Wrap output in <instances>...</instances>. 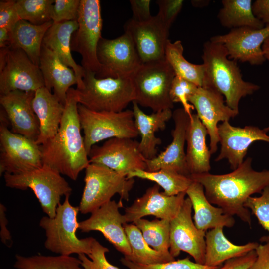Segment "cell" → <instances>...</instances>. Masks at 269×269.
Returning a JSON list of instances; mask_svg holds the SVG:
<instances>
[{"instance_id":"cell-28","label":"cell","mask_w":269,"mask_h":269,"mask_svg":"<svg viewBox=\"0 0 269 269\" xmlns=\"http://www.w3.org/2000/svg\"><path fill=\"white\" fill-rule=\"evenodd\" d=\"M32 107L40 124V134L36 143L41 145L57 133L65 105L45 87L35 92Z\"/></svg>"},{"instance_id":"cell-38","label":"cell","mask_w":269,"mask_h":269,"mask_svg":"<svg viewBox=\"0 0 269 269\" xmlns=\"http://www.w3.org/2000/svg\"><path fill=\"white\" fill-rule=\"evenodd\" d=\"M54 3V0H18L16 6L20 20L39 25L52 21Z\"/></svg>"},{"instance_id":"cell-43","label":"cell","mask_w":269,"mask_h":269,"mask_svg":"<svg viewBox=\"0 0 269 269\" xmlns=\"http://www.w3.org/2000/svg\"><path fill=\"white\" fill-rule=\"evenodd\" d=\"M80 0H54L51 18L53 23L77 21Z\"/></svg>"},{"instance_id":"cell-10","label":"cell","mask_w":269,"mask_h":269,"mask_svg":"<svg viewBox=\"0 0 269 269\" xmlns=\"http://www.w3.org/2000/svg\"><path fill=\"white\" fill-rule=\"evenodd\" d=\"M0 175L18 174L43 166L40 145L8 128V120L2 108L0 114Z\"/></svg>"},{"instance_id":"cell-34","label":"cell","mask_w":269,"mask_h":269,"mask_svg":"<svg viewBox=\"0 0 269 269\" xmlns=\"http://www.w3.org/2000/svg\"><path fill=\"white\" fill-rule=\"evenodd\" d=\"M183 47L180 40L168 41L165 53L166 61L173 70L175 76L191 82L198 87H205V69L203 64H195L183 56Z\"/></svg>"},{"instance_id":"cell-51","label":"cell","mask_w":269,"mask_h":269,"mask_svg":"<svg viewBox=\"0 0 269 269\" xmlns=\"http://www.w3.org/2000/svg\"><path fill=\"white\" fill-rule=\"evenodd\" d=\"M10 41V31L5 28H0V47L8 46Z\"/></svg>"},{"instance_id":"cell-1","label":"cell","mask_w":269,"mask_h":269,"mask_svg":"<svg viewBox=\"0 0 269 269\" xmlns=\"http://www.w3.org/2000/svg\"><path fill=\"white\" fill-rule=\"evenodd\" d=\"M252 159L246 158L230 173L191 174L193 181L200 183L209 202L222 208L225 214L236 215L251 225V212L244 207L247 199L255 193H261L269 185V169L256 171Z\"/></svg>"},{"instance_id":"cell-53","label":"cell","mask_w":269,"mask_h":269,"mask_svg":"<svg viewBox=\"0 0 269 269\" xmlns=\"http://www.w3.org/2000/svg\"><path fill=\"white\" fill-rule=\"evenodd\" d=\"M267 132L269 131V126L264 129Z\"/></svg>"},{"instance_id":"cell-16","label":"cell","mask_w":269,"mask_h":269,"mask_svg":"<svg viewBox=\"0 0 269 269\" xmlns=\"http://www.w3.org/2000/svg\"><path fill=\"white\" fill-rule=\"evenodd\" d=\"M124 31L132 38L142 64L165 59L169 29L157 15L142 22L131 18Z\"/></svg>"},{"instance_id":"cell-29","label":"cell","mask_w":269,"mask_h":269,"mask_svg":"<svg viewBox=\"0 0 269 269\" xmlns=\"http://www.w3.org/2000/svg\"><path fill=\"white\" fill-rule=\"evenodd\" d=\"M207 130L196 114L190 117L186 142V160L190 174L209 173L211 154L206 143Z\"/></svg>"},{"instance_id":"cell-35","label":"cell","mask_w":269,"mask_h":269,"mask_svg":"<svg viewBox=\"0 0 269 269\" xmlns=\"http://www.w3.org/2000/svg\"><path fill=\"white\" fill-rule=\"evenodd\" d=\"M127 177H136L153 181L162 187L164 190L163 192L168 196H175L186 192L193 182L189 176L168 169H160L156 171L136 169L129 172Z\"/></svg>"},{"instance_id":"cell-21","label":"cell","mask_w":269,"mask_h":269,"mask_svg":"<svg viewBox=\"0 0 269 269\" xmlns=\"http://www.w3.org/2000/svg\"><path fill=\"white\" fill-rule=\"evenodd\" d=\"M186 192L168 196L160 192L157 184L149 187L144 194L125 208L123 215L124 223H133L147 216L171 221L178 214L185 199Z\"/></svg>"},{"instance_id":"cell-25","label":"cell","mask_w":269,"mask_h":269,"mask_svg":"<svg viewBox=\"0 0 269 269\" xmlns=\"http://www.w3.org/2000/svg\"><path fill=\"white\" fill-rule=\"evenodd\" d=\"M39 68L43 77L45 87L51 91L65 105L67 93L70 87L78 84L72 69L65 65L52 50L42 44Z\"/></svg>"},{"instance_id":"cell-20","label":"cell","mask_w":269,"mask_h":269,"mask_svg":"<svg viewBox=\"0 0 269 269\" xmlns=\"http://www.w3.org/2000/svg\"><path fill=\"white\" fill-rule=\"evenodd\" d=\"M221 149L215 161L226 159L234 170L244 161L249 146L257 141L269 143V135L264 129L254 126L243 128L231 125L229 121L218 125Z\"/></svg>"},{"instance_id":"cell-49","label":"cell","mask_w":269,"mask_h":269,"mask_svg":"<svg viewBox=\"0 0 269 269\" xmlns=\"http://www.w3.org/2000/svg\"><path fill=\"white\" fill-rule=\"evenodd\" d=\"M254 15L265 26L269 25V0H256L252 2Z\"/></svg>"},{"instance_id":"cell-32","label":"cell","mask_w":269,"mask_h":269,"mask_svg":"<svg viewBox=\"0 0 269 269\" xmlns=\"http://www.w3.org/2000/svg\"><path fill=\"white\" fill-rule=\"evenodd\" d=\"M217 18L221 25L231 29L249 27L261 29L265 25L253 14L251 0H223Z\"/></svg>"},{"instance_id":"cell-50","label":"cell","mask_w":269,"mask_h":269,"mask_svg":"<svg viewBox=\"0 0 269 269\" xmlns=\"http://www.w3.org/2000/svg\"><path fill=\"white\" fill-rule=\"evenodd\" d=\"M6 208L5 206L0 203V224L1 230L0 232V236L2 243L8 246V242L11 244L12 237L10 231L7 228L8 220L5 214Z\"/></svg>"},{"instance_id":"cell-27","label":"cell","mask_w":269,"mask_h":269,"mask_svg":"<svg viewBox=\"0 0 269 269\" xmlns=\"http://www.w3.org/2000/svg\"><path fill=\"white\" fill-rule=\"evenodd\" d=\"M78 27L77 21L53 23L46 32L42 44L52 50L59 59L74 71L78 80L77 89L83 88L85 71L77 64L71 55V41Z\"/></svg>"},{"instance_id":"cell-9","label":"cell","mask_w":269,"mask_h":269,"mask_svg":"<svg viewBox=\"0 0 269 269\" xmlns=\"http://www.w3.org/2000/svg\"><path fill=\"white\" fill-rule=\"evenodd\" d=\"M4 178L7 187L23 190L31 189L43 211L51 218L56 215L61 197L70 195L72 192L71 187L61 174L45 165L21 174L6 173Z\"/></svg>"},{"instance_id":"cell-13","label":"cell","mask_w":269,"mask_h":269,"mask_svg":"<svg viewBox=\"0 0 269 269\" xmlns=\"http://www.w3.org/2000/svg\"><path fill=\"white\" fill-rule=\"evenodd\" d=\"M97 56L100 64L98 78L131 77L142 62L130 35L126 33L113 39L102 37Z\"/></svg>"},{"instance_id":"cell-22","label":"cell","mask_w":269,"mask_h":269,"mask_svg":"<svg viewBox=\"0 0 269 269\" xmlns=\"http://www.w3.org/2000/svg\"><path fill=\"white\" fill-rule=\"evenodd\" d=\"M190 117L183 108L177 109L173 112L175 127L171 132L172 142L156 157L146 160V170L168 169L182 175H190L184 150Z\"/></svg>"},{"instance_id":"cell-41","label":"cell","mask_w":269,"mask_h":269,"mask_svg":"<svg viewBox=\"0 0 269 269\" xmlns=\"http://www.w3.org/2000/svg\"><path fill=\"white\" fill-rule=\"evenodd\" d=\"M198 87L180 77L175 76L172 81L170 91V96L172 101L180 103L185 111L191 116L194 107L189 102V98L197 90Z\"/></svg>"},{"instance_id":"cell-19","label":"cell","mask_w":269,"mask_h":269,"mask_svg":"<svg viewBox=\"0 0 269 269\" xmlns=\"http://www.w3.org/2000/svg\"><path fill=\"white\" fill-rule=\"evenodd\" d=\"M123 207L121 200L109 201L92 212L88 219L79 222V229L82 232H100L125 258H128L131 249L123 226V215L119 212Z\"/></svg>"},{"instance_id":"cell-6","label":"cell","mask_w":269,"mask_h":269,"mask_svg":"<svg viewBox=\"0 0 269 269\" xmlns=\"http://www.w3.org/2000/svg\"><path fill=\"white\" fill-rule=\"evenodd\" d=\"M175 76L165 59L142 64L131 77L135 94L134 101L154 112L172 109L170 91Z\"/></svg>"},{"instance_id":"cell-5","label":"cell","mask_w":269,"mask_h":269,"mask_svg":"<svg viewBox=\"0 0 269 269\" xmlns=\"http://www.w3.org/2000/svg\"><path fill=\"white\" fill-rule=\"evenodd\" d=\"M83 81V88L76 89L78 102L92 111L119 112L135 100L131 77L98 78L85 71Z\"/></svg>"},{"instance_id":"cell-39","label":"cell","mask_w":269,"mask_h":269,"mask_svg":"<svg viewBox=\"0 0 269 269\" xmlns=\"http://www.w3.org/2000/svg\"><path fill=\"white\" fill-rule=\"evenodd\" d=\"M244 207L250 210L268 235L262 237V242H269V185L265 188L259 197H249Z\"/></svg>"},{"instance_id":"cell-23","label":"cell","mask_w":269,"mask_h":269,"mask_svg":"<svg viewBox=\"0 0 269 269\" xmlns=\"http://www.w3.org/2000/svg\"><path fill=\"white\" fill-rule=\"evenodd\" d=\"M34 94L35 92L13 91L0 95V104L12 131L36 142L40 134V124L32 107Z\"/></svg>"},{"instance_id":"cell-4","label":"cell","mask_w":269,"mask_h":269,"mask_svg":"<svg viewBox=\"0 0 269 269\" xmlns=\"http://www.w3.org/2000/svg\"><path fill=\"white\" fill-rule=\"evenodd\" d=\"M70 195L66 196L63 203L58 205L54 218L47 216L40 219L39 226L44 230L46 237L44 246L50 251L61 255L84 254L88 256L91 252L94 238L79 239L77 237L79 209L70 204Z\"/></svg>"},{"instance_id":"cell-7","label":"cell","mask_w":269,"mask_h":269,"mask_svg":"<svg viewBox=\"0 0 269 269\" xmlns=\"http://www.w3.org/2000/svg\"><path fill=\"white\" fill-rule=\"evenodd\" d=\"M85 186L79 207L82 214L91 213L111 201L116 194L128 201L134 178L99 164L90 163L85 168Z\"/></svg>"},{"instance_id":"cell-47","label":"cell","mask_w":269,"mask_h":269,"mask_svg":"<svg viewBox=\"0 0 269 269\" xmlns=\"http://www.w3.org/2000/svg\"><path fill=\"white\" fill-rule=\"evenodd\" d=\"M133 12L132 18L137 21H145L150 19L151 15L150 0H130Z\"/></svg>"},{"instance_id":"cell-40","label":"cell","mask_w":269,"mask_h":269,"mask_svg":"<svg viewBox=\"0 0 269 269\" xmlns=\"http://www.w3.org/2000/svg\"><path fill=\"white\" fill-rule=\"evenodd\" d=\"M121 262L129 269H216L219 268L197 263L191 261L188 257L166 263L150 265L136 263L124 257L121 259Z\"/></svg>"},{"instance_id":"cell-42","label":"cell","mask_w":269,"mask_h":269,"mask_svg":"<svg viewBox=\"0 0 269 269\" xmlns=\"http://www.w3.org/2000/svg\"><path fill=\"white\" fill-rule=\"evenodd\" d=\"M109 249L101 245L95 238L92 242L91 252L88 255L84 254L78 255L81 266L84 269H120L111 264L106 257Z\"/></svg>"},{"instance_id":"cell-24","label":"cell","mask_w":269,"mask_h":269,"mask_svg":"<svg viewBox=\"0 0 269 269\" xmlns=\"http://www.w3.org/2000/svg\"><path fill=\"white\" fill-rule=\"evenodd\" d=\"M132 110L136 127L141 136L139 150L146 159H152L157 156V146L162 143L161 139L155 136V133L165 129L173 113L171 109H166L147 114L135 101L133 102Z\"/></svg>"},{"instance_id":"cell-8","label":"cell","mask_w":269,"mask_h":269,"mask_svg":"<svg viewBox=\"0 0 269 269\" xmlns=\"http://www.w3.org/2000/svg\"><path fill=\"white\" fill-rule=\"evenodd\" d=\"M78 112L84 134L85 147L88 154L96 143L104 139L115 137L133 139L139 135L133 110L97 112L79 103Z\"/></svg>"},{"instance_id":"cell-31","label":"cell","mask_w":269,"mask_h":269,"mask_svg":"<svg viewBox=\"0 0 269 269\" xmlns=\"http://www.w3.org/2000/svg\"><path fill=\"white\" fill-rule=\"evenodd\" d=\"M53 23L51 21L37 25L20 20L10 31L8 46L21 49L34 64L39 66L43 40Z\"/></svg>"},{"instance_id":"cell-36","label":"cell","mask_w":269,"mask_h":269,"mask_svg":"<svg viewBox=\"0 0 269 269\" xmlns=\"http://www.w3.org/2000/svg\"><path fill=\"white\" fill-rule=\"evenodd\" d=\"M15 258L14 267L17 269H84L79 259L71 256L24 257L16 255Z\"/></svg>"},{"instance_id":"cell-33","label":"cell","mask_w":269,"mask_h":269,"mask_svg":"<svg viewBox=\"0 0 269 269\" xmlns=\"http://www.w3.org/2000/svg\"><path fill=\"white\" fill-rule=\"evenodd\" d=\"M131 249V254L124 258L134 263L150 265L166 263L175 260L170 252L156 251L145 241L139 229L133 223L123 224Z\"/></svg>"},{"instance_id":"cell-30","label":"cell","mask_w":269,"mask_h":269,"mask_svg":"<svg viewBox=\"0 0 269 269\" xmlns=\"http://www.w3.org/2000/svg\"><path fill=\"white\" fill-rule=\"evenodd\" d=\"M205 244L204 265L219 267L229 259L256 250L259 244L253 242L242 245H235L225 237L223 228L219 227L206 232Z\"/></svg>"},{"instance_id":"cell-45","label":"cell","mask_w":269,"mask_h":269,"mask_svg":"<svg viewBox=\"0 0 269 269\" xmlns=\"http://www.w3.org/2000/svg\"><path fill=\"white\" fill-rule=\"evenodd\" d=\"M16 0L0 1V28L10 31L20 20L16 6Z\"/></svg>"},{"instance_id":"cell-12","label":"cell","mask_w":269,"mask_h":269,"mask_svg":"<svg viewBox=\"0 0 269 269\" xmlns=\"http://www.w3.org/2000/svg\"><path fill=\"white\" fill-rule=\"evenodd\" d=\"M45 87L39 66L21 49L9 46L0 50V95L19 90L35 92Z\"/></svg>"},{"instance_id":"cell-37","label":"cell","mask_w":269,"mask_h":269,"mask_svg":"<svg viewBox=\"0 0 269 269\" xmlns=\"http://www.w3.org/2000/svg\"><path fill=\"white\" fill-rule=\"evenodd\" d=\"M140 230L146 242L156 251L168 253L170 247V221L141 218L133 223Z\"/></svg>"},{"instance_id":"cell-14","label":"cell","mask_w":269,"mask_h":269,"mask_svg":"<svg viewBox=\"0 0 269 269\" xmlns=\"http://www.w3.org/2000/svg\"><path fill=\"white\" fill-rule=\"evenodd\" d=\"M88 157L90 163L104 165L126 176L136 169L146 170V159L132 138L115 137L102 145H94Z\"/></svg>"},{"instance_id":"cell-11","label":"cell","mask_w":269,"mask_h":269,"mask_svg":"<svg viewBox=\"0 0 269 269\" xmlns=\"http://www.w3.org/2000/svg\"><path fill=\"white\" fill-rule=\"evenodd\" d=\"M77 21L78 27L72 36L71 51L81 55L85 71L96 74L100 69L97 50L103 26L100 0H80Z\"/></svg>"},{"instance_id":"cell-15","label":"cell","mask_w":269,"mask_h":269,"mask_svg":"<svg viewBox=\"0 0 269 269\" xmlns=\"http://www.w3.org/2000/svg\"><path fill=\"white\" fill-rule=\"evenodd\" d=\"M192 204L185 198L177 216L170 221L169 252L174 258L181 251L190 255L197 263L204 265L205 231L198 229L193 222Z\"/></svg>"},{"instance_id":"cell-17","label":"cell","mask_w":269,"mask_h":269,"mask_svg":"<svg viewBox=\"0 0 269 269\" xmlns=\"http://www.w3.org/2000/svg\"><path fill=\"white\" fill-rule=\"evenodd\" d=\"M269 36V25L257 29L249 27L234 28L225 34L217 35L210 40L223 45L230 59L260 65L266 60L262 46Z\"/></svg>"},{"instance_id":"cell-3","label":"cell","mask_w":269,"mask_h":269,"mask_svg":"<svg viewBox=\"0 0 269 269\" xmlns=\"http://www.w3.org/2000/svg\"><path fill=\"white\" fill-rule=\"evenodd\" d=\"M202 59L205 69V87L213 88L221 93L226 105L239 113L240 100L253 94L260 86L243 79L237 61L229 58L221 44L210 40L206 41Z\"/></svg>"},{"instance_id":"cell-44","label":"cell","mask_w":269,"mask_h":269,"mask_svg":"<svg viewBox=\"0 0 269 269\" xmlns=\"http://www.w3.org/2000/svg\"><path fill=\"white\" fill-rule=\"evenodd\" d=\"M159 11L156 15L164 25L170 29L183 7V0H158Z\"/></svg>"},{"instance_id":"cell-52","label":"cell","mask_w":269,"mask_h":269,"mask_svg":"<svg viewBox=\"0 0 269 269\" xmlns=\"http://www.w3.org/2000/svg\"><path fill=\"white\" fill-rule=\"evenodd\" d=\"M262 49L266 60L269 61V36L266 38L263 43Z\"/></svg>"},{"instance_id":"cell-2","label":"cell","mask_w":269,"mask_h":269,"mask_svg":"<svg viewBox=\"0 0 269 269\" xmlns=\"http://www.w3.org/2000/svg\"><path fill=\"white\" fill-rule=\"evenodd\" d=\"M76 90L67 93L64 111L56 134L40 145L43 165L76 180L81 171L90 164L78 112Z\"/></svg>"},{"instance_id":"cell-26","label":"cell","mask_w":269,"mask_h":269,"mask_svg":"<svg viewBox=\"0 0 269 269\" xmlns=\"http://www.w3.org/2000/svg\"><path fill=\"white\" fill-rule=\"evenodd\" d=\"M186 194L191 201L194 210V223L198 229L206 232L216 228L234 226L235 220L233 216L225 214L220 207L212 205L200 183L193 181Z\"/></svg>"},{"instance_id":"cell-48","label":"cell","mask_w":269,"mask_h":269,"mask_svg":"<svg viewBox=\"0 0 269 269\" xmlns=\"http://www.w3.org/2000/svg\"><path fill=\"white\" fill-rule=\"evenodd\" d=\"M256 251V259L248 269H269V242L259 244Z\"/></svg>"},{"instance_id":"cell-46","label":"cell","mask_w":269,"mask_h":269,"mask_svg":"<svg viewBox=\"0 0 269 269\" xmlns=\"http://www.w3.org/2000/svg\"><path fill=\"white\" fill-rule=\"evenodd\" d=\"M256 258V250H252L244 255L227 260L223 265L216 269H248Z\"/></svg>"},{"instance_id":"cell-18","label":"cell","mask_w":269,"mask_h":269,"mask_svg":"<svg viewBox=\"0 0 269 269\" xmlns=\"http://www.w3.org/2000/svg\"><path fill=\"white\" fill-rule=\"evenodd\" d=\"M189 102L196 110L198 117L206 128L210 138V151L212 154L218 149L219 137L218 123L229 121L238 113L228 107L224 97L216 90L198 87L189 98Z\"/></svg>"}]
</instances>
